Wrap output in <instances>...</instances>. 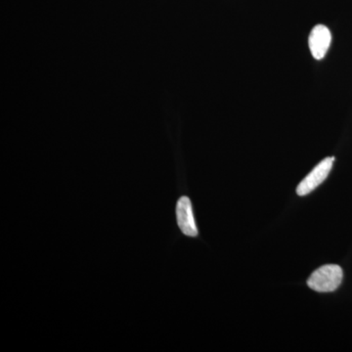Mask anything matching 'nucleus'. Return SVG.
Listing matches in <instances>:
<instances>
[{"label":"nucleus","mask_w":352,"mask_h":352,"mask_svg":"<svg viewBox=\"0 0 352 352\" xmlns=\"http://www.w3.org/2000/svg\"><path fill=\"white\" fill-rule=\"evenodd\" d=\"M344 272L337 264H327L314 271L307 280V286L318 293H331L342 284Z\"/></svg>","instance_id":"nucleus-1"},{"label":"nucleus","mask_w":352,"mask_h":352,"mask_svg":"<svg viewBox=\"0 0 352 352\" xmlns=\"http://www.w3.org/2000/svg\"><path fill=\"white\" fill-rule=\"evenodd\" d=\"M333 162H335V157H328L317 164L311 173H308L305 179L298 184L296 188L298 195L307 196L325 182L332 170Z\"/></svg>","instance_id":"nucleus-2"},{"label":"nucleus","mask_w":352,"mask_h":352,"mask_svg":"<svg viewBox=\"0 0 352 352\" xmlns=\"http://www.w3.org/2000/svg\"><path fill=\"white\" fill-rule=\"evenodd\" d=\"M331 43H332V34L330 30L324 25H315L308 38V45L314 59H323L327 54Z\"/></svg>","instance_id":"nucleus-3"},{"label":"nucleus","mask_w":352,"mask_h":352,"mask_svg":"<svg viewBox=\"0 0 352 352\" xmlns=\"http://www.w3.org/2000/svg\"><path fill=\"white\" fill-rule=\"evenodd\" d=\"M176 217L180 230L184 235L196 237L198 235L193 208L188 197H182L176 205Z\"/></svg>","instance_id":"nucleus-4"}]
</instances>
